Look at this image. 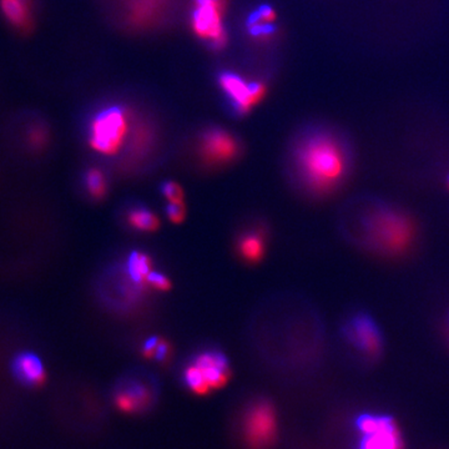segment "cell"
<instances>
[{
	"label": "cell",
	"mask_w": 449,
	"mask_h": 449,
	"mask_svg": "<svg viewBox=\"0 0 449 449\" xmlns=\"http://www.w3.org/2000/svg\"><path fill=\"white\" fill-rule=\"evenodd\" d=\"M349 224L351 236L362 246L387 256L406 252L416 238V226L407 213L381 202L362 207Z\"/></svg>",
	"instance_id": "6da1fadb"
},
{
	"label": "cell",
	"mask_w": 449,
	"mask_h": 449,
	"mask_svg": "<svg viewBox=\"0 0 449 449\" xmlns=\"http://www.w3.org/2000/svg\"><path fill=\"white\" fill-rule=\"evenodd\" d=\"M296 166L303 185L317 195L328 194L347 176L349 154L336 137L314 134L296 150Z\"/></svg>",
	"instance_id": "7a4b0ae2"
},
{
	"label": "cell",
	"mask_w": 449,
	"mask_h": 449,
	"mask_svg": "<svg viewBox=\"0 0 449 449\" xmlns=\"http://www.w3.org/2000/svg\"><path fill=\"white\" fill-rule=\"evenodd\" d=\"M128 131V115L121 107H107L90 124V146L102 155L116 154Z\"/></svg>",
	"instance_id": "3957f363"
},
{
	"label": "cell",
	"mask_w": 449,
	"mask_h": 449,
	"mask_svg": "<svg viewBox=\"0 0 449 449\" xmlns=\"http://www.w3.org/2000/svg\"><path fill=\"white\" fill-rule=\"evenodd\" d=\"M356 427L360 433L358 449H404L402 433L390 416L360 414Z\"/></svg>",
	"instance_id": "277c9868"
},
{
	"label": "cell",
	"mask_w": 449,
	"mask_h": 449,
	"mask_svg": "<svg viewBox=\"0 0 449 449\" xmlns=\"http://www.w3.org/2000/svg\"><path fill=\"white\" fill-rule=\"evenodd\" d=\"M227 0H195L191 26L196 36L221 50L227 44V33L222 18Z\"/></svg>",
	"instance_id": "5b68a950"
},
{
	"label": "cell",
	"mask_w": 449,
	"mask_h": 449,
	"mask_svg": "<svg viewBox=\"0 0 449 449\" xmlns=\"http://www.w3.org/2000/svg\"><path fill=\"white\" fill-rule=\"evenodd\" d=\"M342 335L351 347L366 357L376 358L382 353L383 337L370 314L358 312L351 316L343 325Z\"/></svg>",
	"instance_id": "8992f818"
},
{
	"label": "cell",
	"mask_w": 449,
	"mask_h": 449,
	"mask_svg": "<svg viewBox=\"0 0 449 449\" xmlns=\"http://www.w3.org/2000/svg\"><path fill=\"white\" fill-rule=\"evenodd\" d=\"M219 83L238 115L248 114L266 94L265 84L261 82H246L240 75L231 71L221 73Z\"/></svg>",
	"instance_id": "52a82bcc"
},
{
	"label": "cell",
	"mask_w": 449,
	"mask_h": 449,
	"mask_svg": "<svg viewBox=\"0 0 449 449\" xmlns=\"http://www.w3.org/2000/svg\"><path fill=\"white\" fill-rule=\"evenodd\" d=\"M245 432L254 448H265L275 441L277 420L270 403L259 402L250 408L245 420Z\"/></svg>",
	"instance_id": "ba28073f"
},
{
	"label": "cell",
	"mask_w": 449,
	"mask_h": 449,
	"mask_svg": "<svg viewBox=\"0 0 449 449\" xmlns=\"http://www.w3.org/2000/svg\"><path fill=\"white\" fill-rule=\"evenodd\" d=\"M202 155L215 164H224L235 159L240 153V145L230 132L222 129H211L202 135Z\"/></svg>",
	"instance_id": "9c48e42d"
},
{
	"label": "cell",
	"mask_w": 449,
	"mask_h": 449,
	"mask_svg": "<svg viewBox=\"0 0 449 449\" xmlns=\"http://www.w3.org/2000/svg\"><path fill=\"white\" fill-rule=\"evenodd\" d=\"M192 363L200 370L211 390H219L230 379L229 360L218 351H206L196 356Z\"/></svg>",
	"instance_id": "30bf717a"
},
{
	"label": "cell",
	"mask_w": 449,
	"mask_h": 449,
	"mask_svg": "<svg viewBox=\"0 0 449 449\" xmlns=\"http://www.w3.org/2000/svg\"><path fill=\"white\" fill-rule=\"evenodd\" d=\"M0 14L13 29L29 31L34 24V0H0Z\"/></svg>",
	"instance_id": "8fae6325"
},
{
	"label": "cell",
	"mask_w": 449,
	"mask_h": 449,
	"mask_svg": "<svg viewBox=\"0 0 449 449\" xmlns=\"http://www.w3.org/2000/svg\"><path fill=\"white\" fill-rule=\"evenodd\" d=\"M277 14L270 6H261L250 14L248 19V29L250 36L260 39L271 38L275 31V22Z\"/></svg>",
	"instance_id": "7c38bea8"
},
{
	"label": "cell",
	"mask_w": 449,
	"mask_h": 449,
	"mask_svg": "<svg viewBox=\"0 0 449 449\" xmlns=\"http://www.w3.org/2000/svg\"><path fill=\"white\" fill-rule=\"evenodd\" d=\"M14 371L22 382L29 386H40L47 379L42 360L31 353L19 356L14 365Z\"/></svg>",
	"instance_id": "4fadbf2b"
},
{
	"label": "cell",
	"mask_w": 449,
	"mask_h": 449,
	"mask_svg": "<svg viewBox=\"0 0 449 449\" xmlns=\"http://www.w3.org/2000/svg\"><path fill=\"white\" fill-rule=\"evenodd\" d=\"M115 401L121 411L135 412L149 402V390L140 384H131L119 390Z\"/></svg>",
	"instance_id": "5bb4252c"
},
{
	"label": "cell",
	"mask_w": 449,
	"mask_h": 449,
	"mask_svg": "<svg viewBox=\"0 0 449 449\" xmlns=\"http://www.w3.org/2000/svg\"><path fill=\"white\" fill-rule=\"evenodd\" d=\"M238 250L245 260L248 262H259L265 254L264 237L256 232H248L241 237L238 243Z\"/></svg>",
	"instance_id": "9a60e30c"
},
{
	"label": "cell",
	"mask_w": 449,
	"mask_h": 449,
	"mask_svg": "<svg viewBox=\"0 0 449 449\" xmlns=\"http://www.w3.org/2000/svg\"><path fill=\"white\" fill-rule=\"evenodd\" d=\"M151 271V261L148 254L139 251L131 252L128 260V273L134 282L142 284L146 281Z\"/></svg>",
	"instance_id": "2e32d148"
},
{
	"label": "cell",
	"mask_w": 449,
	"mask_h": 449,
	"mask_svg": "<svg viewBox=\"0 0 449 449\" xmlns=\"http://www.w3.org/2000/svg\"><path fill=\"white\" fill-rule=\"evenodd\" d=\"M128 221L135 230L155 231L159 229V219L146 207L131 208L128 213Z\"/></svg>",
	"instance_id": "e0dca14e"
},
{
	"label": "cell",
	"mask_w": 449,
	"mask_h": 449,
	"mask_svg": "<svg viewBox=\"0 0 449 449\" xmlns=\"http://www.w3.org/2000/svg\"><path fill=\"white\" fill-rule=\"evenodd\" d=\"M183 381L196 395H206L211 390L195 363H191L183 371Z\"/></svg>",
	"instance_id": "ac0fdd59"
},
{
	"label": "cell",
	"mask_w": 449,
	"mask_h": 449,
	"mask_svg": "<svg viewBox=\"0 0 449 449\" xmlns=\"http://www.w3.org/2000/svg\"><path fill=\"white\" fill-rule=\"evenodd\" d=\"M85 186L94 199H102L107 191V178L98 169H90L85 174Z\"/></svg>",
	"instance_id": "d6986e66"
},
{
	"label": "cell",
	"mask_w": 449,
	"mask_h": 449,
	"mask_svg": "<svg viewBox=\"0 0 449 449\" xmlns=\"http://www.w3.org/2000/svg\"><path fill=\"white\" fill-rule=\"evenodd\" d=\"M142 353L148 358L154 357L156 360H165L169 355V344L164 340H160L156 337L149 338L142 347Z\"/></svg>",
	"instance_id": "ffe728a7"
},
{
	"label": "cell",
	"mask_w": 449,
	"mask_h": 449,
	"mask_svg": "<svg viewBox=\"0 0 449 449\" xmlns=\"http://www.w3.org/2000/svg\"><path fill=\"white\" fill-rule=\"evenodd\" d=\"M161 192L169 202H183V191L178 183L174 181H165L161 185Z\"/></svg>",
	"instance_id": "44dd1931"
},
{
	"label": "cell",
	"mask_w": 449,
	"mask_h": 449,
	"mask_svg": "<svg viewBox=\"0 0 449 449\" xmlns=\"http://www.w3.org/2000/svg\"><path fill=\"white\" fill-rule=\"evenodd\" d=\"M166 213L172 222L180 224L185 220L186 208L183 206V202H170L169 206L166 207Z\"/></svg>",
	"instance_id": "7402d4cb"
},
{
	"label": "cell",
	"mask_w": 449,
	"mask_h": 449,
	"mask_svg": "<svg viewBox=\"0 0 449 449\" xmlns=\"http://www.w3.org/2000/svg\"><path fill=\"white\" fill-rule=\"evenodd\" d=\"M146 282L151 287L156 289V290L167 291L172 287V284H170L169 278L164 276L162 273H159V272H150V275L146 278Z\"/></svg>",
	"instance_id": "603a6c76"
},
{
	"label": "cell",
	"mask_w": 449,
	"mask_h": 449,
	"mask_svg": "<svg viewBox=\"0 0 449 449\" xmlns=\"http://www.w3.org/2000/svg\"><path fill=\"white\" fill-rule=\"evenodd\" d=\"M47 132L45 129H43L40 126H36L34 129H31L29 132V142L36 148H42L43 145L47 142Z\"/></svg>",
	"instance_id": "cb8c5ba5"
},
{
	"label": "cell",
	"mask_w": 449,
	"mask_h": 449,
	"mask_svg": "<svg viewBox=\"0 0 449 449\" xmlns=\"http://www.w3.org/2000/svg\"><path fill=\"white\" fill-rule=\"evenodd\" d=\"M448 188H449V178H448Z\"/></svg>",
	"instance_id": "d4e9b609"
}]
</instances>
